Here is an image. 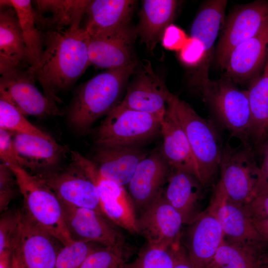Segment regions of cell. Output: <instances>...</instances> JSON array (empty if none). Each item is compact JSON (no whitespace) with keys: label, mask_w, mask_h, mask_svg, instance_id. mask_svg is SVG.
<instances>
[{"label":"cell","mask_w":268,"mask_h":268,"mask_svg":"<svg viewBox=\"0 0 268 268\" xmlns=\"http://www.w3.org/2000/svg\"><path fill=\"white\" fill-rule=\"evenodd\" d=\"M43 34L44 52L35 74L45 95L61 103L58 93L71 87L91 65L88 52L90 36L81 27Z\"/></svg>","instance_id":"cell-1"},{"label":"cell","mask_w":268,"mask_h":268,"mask_svg":"<svg viewBox=\"0 0 268 268\" xmlns=\"http://www.w3.org/2000/svg\"><path fill=\"white\" fill-rule=\"evenodd\" d=\"M137 62L107 69L81 84L67 112V121L76 133L84 134L101 117L106 115L120 102L121 94Z\"/></svg>","instance_id":"cell-2"},{"label":"cell","mask_w":268,"mask_h":268,"mask_svg":"<svg viewBox=\"0 0 268 268\" xmlns=\"http://www.w3.org/2000/svg\"><path fill=\"white\" fill-rule=\"evenodd\" d=\"M167 104L187 137L198 164L200 181L204 188L214 186L223 146L215 125L173 93Z\"/></svg>","instance_id":"cell-3"},{"label":"cell","mask_w":268,"mask_h":268,"mask_svg":"<svg viewBox=\"0 0 268 268\" xmlns=\"http://www.w3.org/2000/svg\"><path fill=\"white\" fill-rule=\"evenodd\" d=\"M211 108L219 125L244 144H249L251 111L248 90L229 80L212 81L201 76L194 82Z\"/></svg>","instance_id":"cell-4"},{"label":"cell","mask_w":268,"mask_h":268,"mask_svg":"<svg viewBox=\"0 0 268 268\" xmlns=\"http://www.w3.org/2000/svg\"><path fill=\"white\" fill-rule=\"evenodd\" d=\"M9 166L15 175L26 213L64 246L72 243L61 202L55 193L36 176L19 166Z\"/></svg>","instance_id":"cell-5"},{"label":"cell","mask_w":268,"mask_h":268,"mask_svg":"<svg viewBox=\"0 0 268 268\" xmlns=\"http://www.w3.org/2000/svg\"><path fill=\"white\" fill-rule=\"evenodd\" d=\"M70 155L71 162L67 166L33 175L46 184L61 201L103 214L90 171V159L74 151H70Z\"/></svg>","instance_id":"cell-6"},{"label":"cell","mask_w":268,"mask_h":268,"mask_svg":"<svg viewBox=\"0 0 268 268\" xmlns=\"http://www.w3.org/2000/svg\"><path fill=\"white\" fill-rule=\"evenodd\" d=\"M163 118L118 104L95 130L94 142L102 146H138L160 131Z\"/></svg>","instance_id":"cell-7"},{"label":"cell","mask_w":268,"mask_h":268,"mask_svg":"<svg viewBox=\"0 0 268 268\" xmlns=\"http://www.w3.org/2000/svg\"><path fill=\"white\" fill-rule=\"evenodd\" d=\"M242 144L222 146L218 181L227 201L240 207L253 199L260 169L249 144Z\"/></svg>","instance_id":"cell-8"},{"label":"cell","mask_w":268,"mask_h":268,"mask_svg":"<svg viewBox=\"0 0 268 268\" xmlns=\"http://www.w3.org/2000/svg\"><path fill=\"white\" fill-rule=\"evenodd\" d=\"M18 211L13 255L24 268H54L59 252L64 245L31 219L23 208Z\"/></svg>","instance_id":"cell-9"},{"label":"cell","mask_w":268,"mask_h":268,"mask_svg":"<svg viewBox=\"0 0 268 268\" xmlns=\"http://www.w3.org/2000/svg\"><path fill=\"white\" fill-rule=\"evenodd\" d=\"M36 81L31 67L2 74L0 77V98L10 103L25 116L62 115L57 103L38 90Z\"/></svg>","instance_id":"cell-10"},{"label":"cell","mask_w":268,"mask_h":268,"mask_svg":"<svg viewBox=\"0 0 268 268\" xmlns=\"http://www.w3.org/2000/svg\"><path fill=\"white\" fill-rule=\"evenodd\" d=\"M183 225L181 215L162 193L137 217V234L146 244L173 248L181 243Z\"/></svg>","instance_id":"cell-11"},{"label":"cell","mask_w":268,"mask_h":268,"mask_svg":"<svg viewBox=\"0 0 268 268\" xmlns=\"http://www.w3.org/2000/svg\"><path fill=\"white\" fill-rule=\"evenodd\" d=\"M136 36L135 29L127 23L90 36L88 52L91 65L109 69L136 61L133 52Z\"/></svg>","instance_id":"cell-12"},{"label":"cell","mask_w":268,"mask_h":268,"mask_svg":"<svg viewBox=\"0 0 268 268\" xmlns=\"http://www.w3.org/2000/svg\"><path fill=\"white\" fill-rule=\"evenodd\" d=\"M135 78L119 104L125 108L163 118L172 93L154 72L149 61L141 63Z\"/></svg>","instance_id":"cell-13"},{"label":"cell","mask_w":268,"mask_h":268,"mask_svg":"<svg viewBox=\"0 0 268 268\" xmlns=\"http://www.w3.org/2000/svg\"><path fill=\"white\" fill-rule=\"evenodd\" d=\"M268 19V1L265 0L247 4L231 14L217 48V59L223 68L234 48L255 36Z\"/></svg>","instance_id":"cell-14"},{"label":"cell","mask_w":268,"mask_h":268,"mask_svg":"<svg viewBox=\"0 0 268 268\" xmlns=\"http://www.w3.org/2000/svg\"><path fill=\"white\" fill-rule=\"evenodd\" d=\"M61 202L65 222L73 241L92 242L104 247L124 243L122 236L102 213Z\"/></svg>","instance_id":"cell-15"},{"label":"cell","mask_w":268,"mask_h":268,"mask_svg":"<svg viewBox=\"0 0 268 268\" xmlns=\"http://www.w3.org/2000/svg\"><path fill=\"white\" fill-rule=\"evenodd\" d=\"M12 133L18 165L32 174L60 167L68 152L66 146L58 143L50 135Z\"/></svg>","instance_id":"cell-16"},{"label":"cell","mask_w":268,"mask_h":268,"mask_svg":"<svg viewBox=\"0 0 268 268\" xmlns=\"http://www.w3.org/2000/svg\"><path fill=\"white\" fill-rule=\"evenodd\" d=\"M183 230L181 243L194 268H206L224 235L216 217L205 210Z\"/></svg>","instance_id":"cell-17"},{"label":"cell","mask_w":268,"mask_h":268,"mask_svg":"<svg viewBox=\"0 0 268 268\" xmlns=\"http://www.w3.org/2000/svg\"><path fill=\"white\" fill-rule=\"evenodd\" d=\"M170 170L160 151L148 154L139 163L127 186L136 211L140 213L162 194Z\"/></svg>","instance_id":"cell-18"},{"label":"cell","mask_w":268,"mask_h":268,"mask_svg":"<svg viewBox=\"0 0 268 268\" xmlns=\"http://www.w3.org/2000/svg\"><path fill=\"white\" fill-rule=\"evenodd\" d=\"M0 74L31 67L15 10L10 0H0Z\"/></svg>","instance_id":"cell-19"},{"label":"cell","mask_w":268,"mask_h":268,"mask_svg":"<svg viewBox=\"0 0 268 268\" xmlns=\"http://www.w3.org/2000/svg\"><path fill=\"white\" fill-rule=\"evenodd\" d=\"M206 210L211 213L219 223L224 239L234 242H266L259 233L252 220L242 207L228 201L218 182Z\"/></svg>","instance_id":"cell-20"},{"label":"cell","mask_w":268,"mask_h":268,"mask_svg":"<svg viewBox=\"0 0 268 268\" xmlns=\"http://www.w3.org/2000/svg\"><path fill=\"white\" fill-rule=\"evenodd\" d=\"M91 174L98 190L104 215L129 232L137 234L136 209L125 187L102 177L94 163Z\"/></svg>","instance_id":"cell-21"},{"label":"cell","mask_w":268,"mask_h":268,"mask_svg":"<svg viewBox=\"0 0 268 268\" xmlns=\"http://www.w3.org/2000/svg\"><path fill=\"white\" fill-rule=\"evenodd\" d=\"M163 195L182 217L184 225L195 221L204 210L202 201L204 187L194 175L171 168Z\"/></svg>","instance_id":"cell-22"},{"label":"cell","mask_w":268,"mask_h":268,"mask_svg":"<svg viewBox=\"0 0 268 268\" xmlns=\"http://www.w3.org/2000/svg\"><path fill=\"white\" fill-rule=\"evenodd\" d=\"M147 155L138 146L96 145L90 160L102 177L125 187Z\"/></svg>","instance_id":"cell-23"},{"label":"cell","mask_w":268,"mask_h":268,"mask_svg":"<svg viewBox=\"0 0 268 268\" xmlns=\"http://www.w3.org/2000/svg\"><path fill=\"white\" fill-rule=\"evenodd\" d=\"M160 132L163 137L160 152L170 167L190 173L199 180L198 164L187 137L167 104Z\"/></svg>","instance_id":"cell-24"},{"label":"cell","mask_w":268,"mask_h":268,"mask_svg":"<svg viewBox=\"0 0 268 268\" xmlns=\"http://www.w3.org/2000/svg\"><path fill=\"white\" fill-rule=\"evenodd\" d=\"M36 24L44 34L80 27L89 0H37L33 1Z\"/></svg>","instance_id":"cell-25"},{"label":"cell","mask_w":268,"mask_h":268,"mask_svg":"<svg viewBox=\"0 0 268 268\" xmlns=\"http://www.w3.org/2000/svg\"><path fill=\"white\" fill-rule=\"evenodd\" d=\"M268 44V19L258 32L231 52L224 68L237 80H247L258 71L264 62Z\"/></svg>","instance_id":"cell-26"},{"label":"cell","mask_w":268,"mask_h":268,"mask_svg":"<svg viewBox=\"0 0 268 268\" xmlns=\"http://www.w3.org/2000/svg\"><path fill=\"white\" fill-rule=\"evenodd\" d=\"M174 0H145L139 13V20L135 29L147 50L152 52L161 41L165 29L171 24L177 5Z\"/></svg>","instance_id":"cell-27"},{"label":"cell","mask_w":268,"mask_h":268,"mask_svg":"<svg viewBox=\"0 0 268 268\" xmlns=\"http://www.w3.org/2000/svg\"><path fill=\"white\" fill-rule=\"evenodd\" d=\"M135 1L131 0H90L84 15L83 27L90 36L129 23Z\"/></svg>","instance_id":"cell-28"},{"label":"cell","mask_w":268,"mask_h":268,"mask_svg":"<svg viewBox=\"0 0 268 268\" xmlns=\"http://www.w3.org/2000/svg\"><path fill=\"white\" fill-rule=\"evenodd\" d=\"M268 242H241L224 239L206 268H261Z\"/></svg>","instance_id":"cell-29"},{"label":"cell","mask_w":268,"mask_h":268,"mask_svg":"<svg viewBox=\"0 0 268 268\" xmlns=\"http://www.w3.org/2000/svg\"><path fill=\"white\" fill-rule=\"evenodd\" d=\"M251 111L250 139L256 144L268 138V73L255 79L248 90Z\"/></svg>","instance_id":"cell-30"},{"label":"cell","mask_w":268,"mask_h":268,"mask_svg":"<svg viewBox=\"0 0 268 268\" xmlns=\"http://www.w3.org/2000/svg\"><path fill=\"white\" fill-rule=\"evenodd\" d=\"M227 0H212L206 2L195 19L191 37L203 45L205 57L210 52L223 20Z\"/></svg>","instance_id":"cell-31"},{"label":"cell","mask_w":268,"mask_h":268,"mask_svg":"<svg viewBox=\"0 0 268 268\" xmlns=\"http://www.w3.org/2000/svg\"><path fill=\"white\" fill-rule=\"evenodd\" d=\"M17 13L27 49L31 66L34 71L39 66L44 49V36L36 24L32 1L10 0Z\"/></svg>","instance_id":"cell-32"},{"label":"cell","mask_w":268,"mask_h":268,"mask_svg":"<svg viewBox=\"0 0 268 268\" xmlns=\"http://www.w3.org/2000/svg\"><path fill=\"white\" fill-rule=\"evenodd\" d=\"M174 265L172 248L146 243L134 261L125 263L121 268H173Z\"/></svg>","instance_id":"cell-33"},{"label":"cell","mask_w":268,"mask_h":268,"mask_svg":"<svg viewBox=\"0 0 268 268\" xmlns=\"http://www.w3.org/2000/svg\"><path fill=\"white\" fill-rule=\"evenodd\" d=\"M0 128L12 133L41 136L49 135L32 124L15 107L1 98H0Z\"/></svg>","instance_id":"cell-34"},{"label":"cell","mask_w":268,"mask_h":268,"mask_svg":"<svg viewBox=\"0 0 268 268\" xmlns=\"http://www.w3.org/2000/svg\"><path fill=\"white\" fill-rule=\"evenodd\" d=\"M124 243L115 247L101 246L92 252L79 268H121L126 263Z\"/></svg>","instance_id":"cell-35"},{"label":"cell","mask_w":268,"mask_h":268,"mask_svg":"<svg viewBox=\"0 0 268 268\" xmlns=\"http://www.w3.org/2000/svg\"><path fill=\"white\" fill-rule=\"evenodd\" d=\"M102 246L92 242L73 241L59 252L54 268H79L86 258Z\"/></svg>","instance_id":"cell-36"},{"label":"cell","mask_w":268,"mask_h":268,"mask_svg":"<svg viewBox=\"0 0 268 268\" xmlns=\"http://www.w3.org/2000/svg\"><path fill=\"white\" fill-rule=\"evenodd\" d=\"M20 193L15 175L6 164H0V212L8 209L9 203Z\"/></svg>","instance_id":"cell-37"},{"label":"cell","mask_w":268,"mask_h":268,"mask_svg":"<svg viewBox=\"0 0 268 268\" xmlns=\"http://www.w3.org/2000/svg\"><path fill=\"white\" fill-rule=\"evenodd\" d=\"M18 211L7 209L0 218V252L13 250L18 224Z\"/></svg>","instance_id":"cell-38"},{"label":"cell","mask_w":268,"mask_h":268,"mask_svg":"<svg viewBox=\"0 0 268 268\" xmlns=\"http://www.w3.org/2000/svg\"><path fill=\"white\" fill-rule=\"evenodd\" d=\"M179 52L181 61L190 66L198 65L205 58L204 49L202 43L198 39L191 37L188 38Z\"/></svg>","instance_id":"cell-39"},{"label":"cell","mask_w":268,"mask_h":268,"mask_svg":"<svg viewBox=\"0 0 268 268\" xmlns=\"http://www.w3.org/2000/svg\"><path fill=\"white\" fill-rule=\"evenodd\" d=\"M188 38L183 30L175 25L170 24L165 29L161 41L165 48L180 51Z\"/></svg>","instance_id":"cell-40"},{"label":"cell","mask_w":268,"mask_h":268,"mask_svg":"<svg viewBox=\"0 0 268 268\" xmlns=\"http://www.w3.org/2000/svg\"><path fill=\"white\" fill-rule=\"evenodd\" d=\"M0 158L1 162L9 166L18 165V158L10 132L0 128ZM19 166V165H18Z\"/></svg>","instance_id":"cell-41"},{"label":"cell","mask_w":268,"mask_h":268,"mask_svg":"<svg viewBox=\"0 0 268 268\" xmlns=\"http://www.w3.org/2000/svg\"><path fill=\"white\" fill-rule=\"evenodd\" d=\"M242 208L252 220L268 219V195L254 198Z\"/></svg>","instance_id":"cell-42"},{"label":"cell","mask_w":268,"mask_h":268,"mask_svg":"<svg viewBox=\"0 0 268 268\" xmlns=\"http://www.w3.org/2000/svg\"><path fill=\"white\" fill-rule=\"evenodd\" d=\"M265 195H268V138L265 142L264 158L260 166L253 199Z\"/></svg>","instance_id":"cell-43"},{"label":"cell","mask_w":268,"mask_h":268,"mask_svg":"<svg viewBox=\"0 0 268 268\" xmlns=\"http://www.w3.org/2000/svg\"><path fill=\"white\" fill-rule=\"evenodd\" d=\"M172 249L174 257L173 268H194L182 243Z\"/></svg>","instance_id":"cell-44"},{"label":"cell","mask_w":268,"mask_h":268,"mask_svg":"<svg viewBox=\"0 0 268 268\" xmlns=\"http://www.w3.org/2000/svg\"><path fill=\"white\" fill-rule=\"evenodd\" d=\"M252 221L260 235L268 242V219H253Z\"/></svg>","instance_id":"cell-45"},{"label":"cell","mask_w":268,"mask_h":268,"mask_svg":"<svg viewBox=\"0 0 268 268\" xmlns=\"http://www.w3.org/2000/svg\"><path fill=\"white\" fill-rule=\"evenodd\" d=\"M13 250L0 252V268H12Z\"/></svg>","instance_id":"cell-46"},{"label":"cell","mask_w":268,"mask_h":268,"mask_svg":"<svg viewBox=\"0 0 268 268\" xmlns=\"http://www.w3.org/2000/svg\"><path fill=\"white\" fill-rule=\"evenodd\" d=\"M12 268H24L20 261L13 254L12 256Z\"/></svg>","instance_id":"cell-47"},{"label":"cell","mask_w":268,"mask_h":268,"mask_svg":"<svg viewBox=\"0 0 268 268\" xmlns=\"http://www.w3.org/2000/svg\"><path fill=\"white\" fill-rule=\"evenodd\" d=\"M261 262L262 264L268 265V245L263 253Z\"/></svg>","instance_id":"cell-48"},{"label":"cell","mask_w":268,"mask_h":268,"mask_svg":"<svg viewBox=\"0 0 268 268\" xmlns=\"http://www.w3.org/2000/svg\"><path fill=\"white\" fill-rule=\"evenodd\" d=\"M261 268H268V265L262 264Z\"/></svg>","instance_id":"cell-49"},{"label":"cell","mask_w":268,"mask_h":268,"mask_svg":"<svg viewBox=\"0 0 268 268\" xmlns=\"http://www.w3.org/2000/svg\"><path fill=\"white\" fill-rule=\"evenodd\" d=\"M264 71L268 73V62L266 65Z\"/></svg>","instance_id":"cell-50"}]
</instances>
